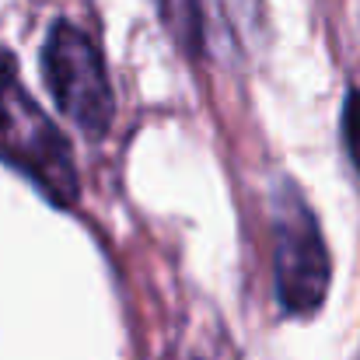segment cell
<instances>
[{
  "label": "cell",
  "instance_id": "3",
  "mask_svg": "<svg viewBox=\"0 0 360 360\" xmlns=\"http://www.w3.org/2000/svg\"><path fill=\"white\" fill-rule=\"evenodd\" d=\"M273 269H276V297L287 315H315L329 294L333 259L322 238V228L294 189V182H280L273 200Z\"/></svg>",
  "mask_w": 360,
  "mask_h": 360
},
{
  "label": "cell",
  "instance_id": "1",
  "mask_svg": "<svg viewBox=\"0 0 360 360\" xmlns=\"http://www.w3.org/2000/svg\"><path fill=\"white\" fill-rule=\"evenodd\" d=\"M0 165L21 172L53 207H74L81 193L74 150L60 126L28 95L18 60L0 46Z\"/></svg>",
  "mask_w": 360,
  "mask_h": 360
},
{
  "label": "cell",
  "instance_id": "4",
  "mask_svg": "<svg viewBox=\"0 0 360 360\" xmlns=\"http://www.w3.org/2000/svg\"><path fill=\"white\" fill-rule=\"evenodd\" d=\"M259 28V0H200V39L210 49H245Z\"/></svg>",
  "mask_w": 360,
  "mask_h": 360
},
{
  "label": "cell",
  "instance_id": "2",
  "mask_svg": "<svg viewBox=\"0 0 360 360\" xmlns=\"http://www.w3.org/2000/svg\"><path fill=\"white\" fill-rule=\"evenodd\" d=\"M42 81L56 109L88 136H105L116 120V95L98 42L74 21H56L42 46Z\"/></svg>",
  "mask_w": 360,
  "mask_h": 360
},
{
  "label": "cell",
  "instance_id": "5",
  "mask_svg": "<svg viewBox=\"0 0 360 360\" xmlns=\"http://www.w3.org/2000/svg\"><path fill=\"white\" fill-rule=\"evenodd\" d=\"M343 143L354 168L360 172V88L347 95V105H343Z\"/></svg>",
  "mask_w": 360,
  "mask_h": 360
}]
</instances>
